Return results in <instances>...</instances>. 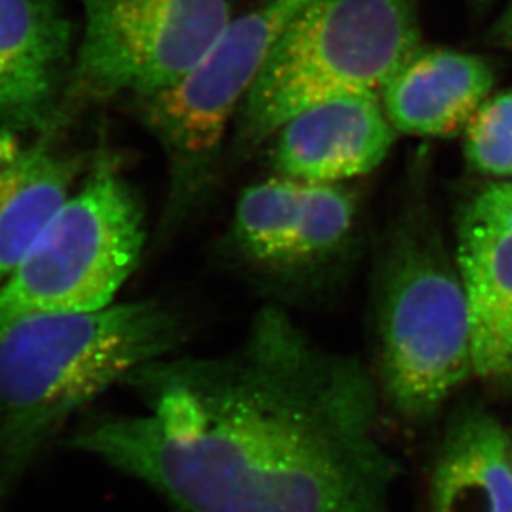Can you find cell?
<instances>
[{"mask_svg": "<svg viewBox=\"0 0 512 512\" xmlns=\"http://www.w3.org/2000/svg\"><path fill=\"white\" fill-rule=\"evenodd\" d=\"M373 370L383 403L408 421L438 413L474 377L455 252L425 221L403 224L378 267Z\"/></svg>", "mask_w": 512, "mask_h": 512, "instance_id": "obj_3", "label": "cell"}, {"mask_svg": "<svg viewBox=\"0 0 512 512\" xmlns=\"http://www.w3.org/2000/svg\"><path fill=\"white\" fill-rule=\"evenodd\" d=\"M420 50L418 0H314L282 35L247 93L237 141L256 148L314 105L380 95Z\"/></svg>", "mask_w": 512, "mask_h": 512, "instance_id": "obj_4", "label": "cell"}, {"mask_svg": "<svg viewBox=\"0 0 512 512\" xmlns=\"http://www.w3.org/2000/svg\"><path fill=\"white\" fill-rule=\"evenodd\" d=\"M355 224L352 191L342 183H304L299 224L272 294H304L329 279L330 269L343 259Z\"/></svg>", "mask_w": 512, "mask_h": 512, "instance_id": "obj_14", "label": "cell"}, {"mask_svg": "<svg viewBox=\"0 0 512 512\" xmlns=\"http://www.w3.org/2000/svg\"><path fill=\"white\" fill-rule=\"evenodd\" d=\"M75 165L37 143L0 161V281L29 254L72 196Z\"/></svg>", "mask_w": 512, "mask_h": 512, "instance_id": "obj_13", "label": "cell"}, {"mask_svg": "<svg viewBox=\"0 0 512 512\" xmlns=\"http://www.w3.org/2000/svg\"><path fill=\"white\" fill-rule=\"evenodd\" d=\"M145 241L140 201L115 166L100 163L0 281V339L27 320L112 305Z\"/></svg>", "mask_w": 512, "mask_h": 512, "instance_id": "obj_5", "label": "cell"}, {"mask_svg": "<svg viewBox=\"0 0 512 512\" xmlns=\"http://www.w3.org/2000/svg\"><path fill=\"white\" fill-rule=\"evenodd\" d=\"M484 203L491 204L494 208L503 209L506 213L512 214V179H501L491 183L476 194Z\"/></svg>", "mask_w": 512, "mask_h": 512, "instance_id": "obj_16", "label": "cell"}, {"mask_svg": "<svg viewBox=\"0 0 512 512\" xmlns=\"http://www.w3.org/2000/svg\"><path fill=\"white\" fill-rule=\"evenodd\" d=\"M183 315L158 300L27 320L0 339V508L78 411L173 355Z\"/></svg>", "mask_w": 512, "mask_h": 512, "instance_id": "obj_2", "label": "cell"}, {"mask_svg": "<svg viewBox=\"0 0 512 512\" xmlns=\"http://www.w3.org/2000/svg\"><path fill=\"white\" fill-rule=\"evenodd\" d=\"M489 39L494 45L503 49L512 50V0H509L508 7L504 9L503 15L496 20Z\"/></svg>", "mask_w": 512, "mask_h": 512, "instance_id": "obj_17", "label": "cell"}, {"mask_svg": "<svg viewBox=\"0 0 512 512\" xmlns=\"http://www.w3.org/2000/svg\"><path fill=\"white\" fill-rule=\"evenodd\" d=\"M70 44L58 0H0V126L39 128L49 121Z\"/></svg>", "mask_w": 512, "mask_h": 512, "instance_id": "obj_10", "label": "cell"}, {"mask_svg": "<svg viewBox=\"0 0 512 512\" xmlns=\"http://www.w3.org/2000/svg\"><path fill=\"white\" fill-rule=\"evenodd\" d=\"M140 415L85 421L70 448L170 512H397L401 471L373 370L267 304L214 357L158 358L125 382Z\"/></svg>", "mask_w": 512, "mask_h": 512, "instance_id": "obj_1", "label": "cell"}, {"mask_svg": "<svg viewBox=\"0 0 512 512\" xmlns=\"http://www.w3.org/2000/svg\"><path fill=\"white\" fill-rule=\"evenodd\" d=\"M493 68L478 55L421 49L380 93L397 133L450 136L493 92Z\"/></svg>", "mask_w": 512, "mask_h": 512, "instance_id": "obj_12", "label": "cell"}, {"mask_svg": "<svg viewBox=\"0 0 512 512\" xmlns=\"http://www.w3.org/2000/svg\"><path fill=\"white\" fill-rule=\"evenodd\" d=\"M397 130L377 93L322 102L285 121L274 161L281 176L304 183H343L387 160Z\"/></svg>", "mask_w": 512, "mask_h": 512, "instance_id": "obj_9", "label": "cell"}, {"mask_svg": "<svg viewBox=\"0 0 512 512\" xmlns=\"http://www.w3.org/2000/svg\"><path fill=\"white\" fill-rule=\"evenodd\" d=\"M428 512H512V438L491 411L451 415L428 479Z\"/></svg>", "mask_w": 512, "mask_h": 512, "instance_id": "obj_11", "label": "cell"}, {"mask_svg": "<svg viewBox=\"0 0 512 512\" xmlns=\"http://www.w3.org/2000/svg\"><path fill=\"white\" fill-rule=\"evenodd\" d=\"M73 90L141 102L176 87L223 34L234 0H82Z\"/></svg>", "mask_w": 512, "mask_h": 512, "instance_id": "obj_7", "label": "cell"}, {"mask_svg": "<svg viewBox=\"0 0 512 512\" xmlns=\"http://www.w3.org/2000/svg\"><path fill=\"white\" fill-rule=\"evenodd\" d=\"M464 156L471 170L512 179V90L489 95L464 126Z\"/></svg>", "mask_w": 512, "mask_h": 512, "instance_id": "obj_15", "label": "cell"}, {"mask_svg": "<svg viewBox=\"0 0 512 512\" xmlns=\"http://www.w3.org/2000/svg\"><path fill=\"white\" fill-rule=\"evenodd\" d=\"M455 259L468 305L474 377L512 385V214L476 196L459 219Z\"/></svg>", "mask_w": 512, "mask_h": 512, "instance_id": "obj_8", "label": "cell"}, {"mask_svg": "<svg viewBox=\"0 0 512 512\" xmlns=\"http://www.w3.org/2000/svg\"><path fill=\"white\" fill-rule=\"evenodd\" d=\"M314 0H252L232 15L203 62L176 87L141 100L146 125L170 161L161 236L170 237L208 196L224 135L264 63Z\"/></svg>", "mask_w": 512, "mask_h": 512, "instance_id": "obj_6", "label": "cell"}]
</instances>
